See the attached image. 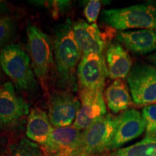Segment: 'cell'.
Masks as SVG:
<instances>
[{"label": "cell", "instance_id": "8992f818", "mask_svg": "<svg viewBox=\"0 0 156 156\" xmlns=\"http://www.w3.org/2000/svg\"><path fill=\"white\" fill-rule=\"evenodd\" d=\"M127 83L133 101L139 106L156 103V68L137 63L127 76Z\"/></svg>", "mask_w": 156, "mask_h": 156}, {"label": "cell", "instance_id": "4fadbf2b", "mask_svg": "<svg viewBox=\"0 0 156 156\" xmlns=\"http://www.w3.org/2000/svg\"><path fill=\"white\" fill-rule=\"evenodd\" d=\"M74 36L82 55L97 54L103 55L105 42L96 23L89 24L83 20L73 22Z\"/></svg>", "mask_w": 156, "mask_h": 156}, {"label": "cell", "instance_id": "6da1fadb", "mask_svg": "<svg viewBox=\"0 0 156 156\" xmlns=\"http://www.w3.org/2000/svg\"><path fill=\"white\" fill-rule=\"evenodd\" d=\"M73 24L70 19H66L62 24L56 25L54 35L55 85L69 92L77 90L76 68L82 55L74 36Z\"/></svg>", "mask_w": 156, "mask_h": 156}, {"label": "cell", "instance_id": "9a60e30c", "mask_svg": "<svg viewBox=\"0 0 156 156\" xmlns=\"http://www.w3.org/2000/svg\"><path fill=\"white\" fill-rule=\"evenodd\" d=\"M106 63L108 77L113 80H122L127 77L132 69V59L119 43L114 42L106 51Z\"/></svg>", "mask_w": 156, "mask_h": 156}, {"label": "cell", "instance_id": "e0dca14e", "mask_svg": "<svg viewBox=\"0 0 156 156\" xmlns=\"http://www.w3.org/2000/svg\"><path fill=\"white\" fill-rule=\"evenodd\" d=\"M105 98L109 109L115 114L126 111L132 103L128 87L123 80H116L107 87Z\"/></svg>", "mask_w": 156, "mask_h": 156}, {"label": "cell", "instance_id": "7402d4cb", "mask_svg": "<svg viewBox=\"0 0 156 156\" xmlns=\"http://www.w3.org/2000/svg\"><path fill=\"white\" fill-rule=\"evenodd\" d=\"M38 5H45L46 8L49 9L52 16L58 18V16L67 12L71 8V1H38Z\"/></svg>", "mask_w": 156, "mask_h": 156}, {"label": "cell", "instance_id": "d4e9b609", "mask_svg": "<svg viewBox=\"0 0 156 156\" xmlns=\"http://www.w3.org/2000/svg\"><path fill=\"white\" fill-rule=\"evenodd\" d=\"M147 58L151 62V63H153L154 65L155 66V68H156V51L155 53L152 54L151 55L148 56Z\"/></svg>", "mask_w": 156, "mask_h": 156}, {"label": "cell", "instance_id": "ac0fdd59", "mask_svg": "<svg viewBox=\"0 0 156 156\" xmlns=\"http://www.w3.org/2000/svg\"><path fill=\"white\" fill-rule=\"evenodd\" d=\"M103 156H156V136H145L135 144Z\"/></svg>", "mask_w": 156, "mask_h": 156}, {"label": "cell", "instance_id": "603a6c76", "mask_svg": "<svg viewBox=\"0 0 156 156\" xmlns=\"http://www.w3.org/2000/svg\"><path fill=\"white\" fill-rule=\"evenodd\" d=\"M101 4L98 0H91L89 1L84 9V15L87 23H95L101 10Z\"/></svg>", "mask_w": 156, "mask_h": 156}, {"label": "cell", "instance_id": "8fae6325", "mask_svg": "<svg viewBox=\"0 0 156 156\" xmlns=\"http://www.w3.org/2000/svg\"><path fill=\"white\" fill-rule=\"evenodd\" d=\"M82 134L74 126L54 128L47 143L44 146L45 152L50 156L56 154L64 156H79L82 151Z\"/></svg>", "mask_w": 156, "mask_h": 156}, {"label": "cell", "instance_id": "d6986e66", "mask_svg": "<svg viewBox=\"0 0 156 156\" xmlns=\"http://www.w3.org/2000/svg\"><path fill=\"white\" fill-rule=\"evenodd\" d=\"M9 156H45V154L38 144L23 137L12 146Z\"/></svg>", "mask_w": 156, "mask_h": 156}, {"label": "cell", "instance_id": "4316f807", "mask_svg": "<svg viewBox=\"0 0 156 156\" xmlns=\"http://www.w3.org/2000/svg\"><path fill=\"white\" fill-rule=\"evenodd\" d=\"M79 156H89V155H86V154H85V153H81Z\"/></svg>", "mask_w": 156, "mask_h": 156}, {"label": "cell", "instance_id": "cb8c5ba5", "mask_svg": "<svg viewBox=\"0 0 156 156\" xmlns=\"http://www.w3.org/2000/svg\"><path fill=\"white\" fill-rule=\"evenodd\" d=\"M8 10V5L5 1H0V12H5Z\"/></svg>", "mask_w": 156, "mask_h": 156}, {"label": "cell", "instance_id": "ba28073f", "mask_svg": "<svg viewBox=\"0 0 156 156\" xmlns=\"http://www.w3.org/2000/svg\"><path fill=\"white\" fill-rule=\"evenodd\" d=\"M81 106L80 101L72 92L58 90L49 96V117L55 128L69 126L75 122Z\"/></svg>", "mask_w": 156, "mask_h": 156}, {"label": "cell", "instance_id": "30bf717a", "mask_svg": "<svg viewBox=\"0 0 156 156\" xmlns=\"http://www.w3.org/2000/svg\"><path fill=\"white\" fill-rule=\"evenodd\" d=\"M80 108L73 123L76 129H86L93 122L107 114L102 91L82 88L80 91Z\"/></svg>", "mask_w": 156, "mask_h": 156}, {"label": "cell", "instance_id": "484cf974", "mask_svg": "<svg viewBox=\"0 0 156 156\" xmlns=\"http://www.w3.org/2000/svg\"><path fill=\"white\" fill-rule=\"evenodd\" d=\"M2 74L1 69H0V84L2 83ZM0 86H1V85H0Z\"/></svg>", "mask_w": 156, "mask_h": 156}, {"label": "cell", "instance_id": "2e32d148", "mask_svg": "<svg viewBox=\"0 0 156 156\" xmlns=\"http://www.w3.org/2000/svg\"><path fill=\"white\" fill-rule=\"evenodd\" d=\"M53 126L46 113L38 108L31 109L27 123L26 135L28 138L44 146L53 132Z\"/></svg>", "mask_w": 156, "mask_h": 156}, {"label": "cell", "instance_id": "3957f363", "mask_svg": "<svg viewBox=\"0 0 156 156\" xmlns=\"http://www.w3.org/2000/svg\"><path fill=\"white\" fill-rule=\"evenodd\" d=\"M0 67L19 89L33 91L38 87L30 56L20 44H9L0 51Z\"/></svg>", "mask_w": 156, "mask_h": 156}, {"label": "cell", "instance_id": "277c9868", "mask_svg": "<svg viewBox=\"0 0 156 156\" xmlns=\"http://www.w3.org/2000/svg\"><path fill=\"white\" fill-rule=\"evenodd\" d=\"M103 22L116 30L142 28L156 32V8L151 5H136L119 9L103 10Z\"/></svg>", "mask_w": 156, "mask_h": 156}, {"label": "cell", "instance_id": "f1b7e54d", "mask_svg": "<svg viewBox=\"0 0 156 156\" xmlns=\"http://www.w3.org/2000/svg\"><path fill=\"white\" fill-rule=\"evenodd\" d=\"M53 156H63V155H58V154H56V155H53Z\"/></svg>", "mask_w": 156, "mask_h": 156}, {"label": "cell", "instance_id": "44dd1931", "mask_svg": "<svg viewBox=\"0 0 156 156\" xmlns=\"http://www.w3.org/2000/svg\"><path fill=\"white\" fill-rule=\"evenodd\" d=\"M142 116L145 123L146 136H156V104L145 107Z\"/></svg>", "mask_w": 156, "mask_h": 156}, {"label": "cell", "instance_id": "5bb4252c", "mask_svg": "<svg viewBox=\"0 0 156 156\" xmlns=\"http://www.w3.org/2000/svg\"><path fill=\"white\" fill-rule=\"evenodd\" d=\"M116 39L134 54L142 55L156 50V32L152 30L122 31L117 34Z\"/></svg>", "mask_w": 156, "mask_h": 156}, {"label": "cell", "instance_id": "83f0119b", "mask_svg": "<svg viewBox=\"0 0 156 156\" xmlns=\"http://www.w3.org/2000/svg\"><path fill=\"white\" fill-rule=\"evenodd\" d=\"M1 149H2V141L1 140H0V151H1Z\"/></svg>", "mask_w": 156, "mask_h": 156}, {"label": "cell", "instance_id": "ffe728a7", "mask_svg": "<svg viewBox=\"0 0 156 156\" xmlns=\"http://www.w3.org/2000/svg\"><path fill=\"white\" fill-rule=\"evenodd\" d=\"M16 24L11 17L0 15V48L5 47L14 38Z\"/></svg>", "mask_w": 156, "mask_h": 156}, {"label": "cell", "instance_id": "7a4b0ae2", "mask_svg": "<svg viewBox=\"0 0 156 156\" xmlns=\"http://www.w3.org/2000/svg\"><path fill=\"white\" fill-rule=\"evenodd\" d=\"M27 36L31 65L44 95L48 97V75L54 62L51 41L47 34L31 23L27 26Z\"/></svg>", "mask_w": 156, "mask_h": 156}, {"label": "cell", "instance_id": "5b68a950", "mask_svg": "<svg viewBox=\"0 0 156 156\" xmlns=\"http://www.w3.org/2000/svg\"><path fill=\"white\" fill-rule=\"evenodd\" d=\"M118 116L107 114L88 126L82 134V151L87 155H99L112 150Z\"/></svg>", "mask_w": 156, "mask_h": 156}, {"label": "cell", "instance_id": "9c48e42d", "mask_svg": "<svg viewBox=\"0 0 156 156\" xmlns=\"http://www.w3.org/2000/svg\"><path fill=\"white\" fill-rule=\"evenodd\" d=\"M29 114V106L9 82L0 86V127L16 126Z\"/></svg>", "mask_w": 156, "mask_h": 156}, {"label": "cell", "instance_id": "7c38bea8", "mask_svg": "<svg viewBox=\"0 0 156 156\" xmlns=\"http://www.w3.org/2000/svg\"><path fill=\"white\" fill-rule=\"evenodd\" d=\"M145 130V123L141 113L129 109L118 116V123L112 150H117L124 144L141 135Z\"/></svg>", "mask_w": 156, "mask_h": 156}, {"label": "cell", "instance_id": "52a82bcc", "mask_svg": "<svg viewBox=\"0 0 156 156\" xmlns=\"http://www.w3.org/2000/svg\"><path fill=\"white\" fill-rule=\"evenodd\" d=\"M77 76L82 88L103 92L106 78L108 76L104 55H83L77 66Z\"/></svg>", "mask_w": 156, "mask_h": 156}]
</instances>
